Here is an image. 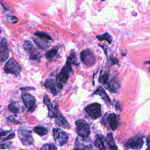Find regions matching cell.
<instances>
[{"label":"cell","mask_w":150,"mask_h":150,"mask_svg":"<svg viewBox=\"0 0 150 150\" xmlns=\"http://www.w3.org/2000/svg\"><path fill=\"white\" fill-rule=\"evenodd\" d=\"M72 64L78 65L75 53H72L69 55L67 59L65 65L56 76V81L59 90L62 89L63 85L66 83L69 78V74L72 71Z\"/></svg>","instance_id":"6da1fadb"},{"label":"cell","mask_w":150,"mask_h":150,"mask_svg":"<svg viewBox=\"0 0 150 150\" xmlns=\"http://www.w3.org/2000/svg\"><path fill=\"white\" fill-rule=\"evenodd\" d=\"M86 116L93 120L98 118L101 116V107L97 103H91L84 108Z\"/></svg>","instance_id":"7a4b0ae2"},{"label":"cell","mask_w":150,"mask_h":150,"mask_svg":"<svg viewBox=\"0 0 150 150\" xmlns=\"http://www.w3.org/2000/svg\"><path fill=\"white\" fill-rule=\"evenodd\" d=\"M76 125L78 135L83 139L88 138L90 134V128L88 123L85 120L80 119L76 121Z\"/></svg>","instance_id":"3957f363"},{"label":"cell","mask_w":150,"mask_h":150,"mask_svg":"<svg viewBox=\"0 0 150 150\" xmlns=\"http://www.w3.org/2000/svg\"><path fill=\"white\" fill-rule=\"evenodd\" d=\"M53 137L55 143L60 146L64 145L69 139L67 133L58 128L53 129Z\"/></svg>","instance_id":"277c9868"},{"label":"cell","mask_w":150,"mask_h":150,"mask_svg":"<svg viewBox=\"0 0 150 150\" xmlns=\"http://www.w3.org/2000/svg\"><path fill=\"white\" fill-rule=\"evenodd\" d=\"M103 124L112 130H115L119 122L118 115L114 113L105 114L102 119Z\"/></svg>","instance_id":"5b68a950"},{"label":"cell","mask_w":150,"mask_h":150,"mask_svg":"<svg viewBox=\"0 0 150 150\" xmlns=\"http://www.w3.org/2000/svg\"><path fill=\"white\" fill-rule=\"evenodd\" d=\"M19 138L25 146H30L33 144V139L32 135V131L23 127H20L18 129Z\"/></svg>","instance_id":"8992f818"},{"label":"cell","mask_w":150,"mask_h":150,"mask_svg":"<svg viewBox=\"0 0 150 150\" xmlns=\"http://www.w3.org/2000/svg\"><path fill=\"white\" fill-rule=\"evenodd\" d=\"M4 71L7 74H12L17 76L21 73V67L15 59L12 58L5 63Z\"/></svg>","instance_id":"52a82bcc"},{"label":"cell","mask_w":150,"mask_h":150,"mask_svg":"<svg viewBox=\"0 0 150 150\" xmlns=\"http://www.w3.org/2000/svg\"><path fill=\"white\" fill-rule=\"evenodd\" d=\"M81 62L86 66H93L96 63V57L94 53L88 49L83 50L80 53Z\"/></svg>","instance_id":"ba28073f"},{"label":"cell","mask_w":150,"mask_h":150,"mask_svg":"<svg viewBox=\"0 0 150 150\" xmlns=\"http://www.w3.org/2000/svg\"><path fill=\"white\" fill-rule=\"evenodd\" d=\"M21 98L28 111L30 112H33L36 107L35 97L28 93H23L21 94Z\"/></svg>","instance_id":"9c48e42d"},{"label":"cell","mask_w":150,"mask_h":150,"mask_svg":"<svg viewBox=\"0 0 150 150\" xmlns=\"http://www.w3.org/2000/svg\"><path fill=\"white\" fill-rule=\"evenodd\" d=\"M43 103L48 108V116L50 118L55 119L59 115H62L59 110L57 104L53 105L47 95H45L43 97Z\"/></svg>","instance_id":"30bf717a"},{"label":"cell","mask_w":150,"mask_h":150,"mask_svg":"<svg viewBox=\"0 0 150 150\" xmlns=\"http://www.w3.org/2000/svg\"><path fill=\"white\" fill-rule=\"evenodd\" d=\"M23 48L29 54V58L32 60L39 61L40 59V54L33 47L32 43L29 40H25L23 43Z\"/></svg>","instance_id":"8fae6325"},{"label":"cell","mask_w":150,"mask_h":150,"mask_svg":"<svg viewBox=\"0 0 150 150\" xmlns=\"http://www.w3.org/2000/svg\"><path fill=\"white\" fill-rule=\"evenodd\" d=\"M144 144V141L139 136H135L129 139L127 143L126 146L129 149H139L141 148Z\"/></svg>","instance_id":"7c38bea8"},{"label":"cell","mask_w":150,"mask_h":150,"mask_svg":"<svg viewBox=\"0 0 150 150\" xmlns=\"http://www.w3.org/2000/svg\"><path fill=\"white\" fill-rule=\"evenodd\" d=\"M9 50L5 38L2 37L0 43V59L2 62L6 61L9 57Z\"/></svg>","instance_id":"4fadbf2b"},{"label":"cell","mask_w":150,"mask_h":150,"mask_svg":"<svg viewBox=\"0 0 150 150\" xmlns=\"http://www.w3.org/2000/svg\"><path fill=\"white\" fill-rule=\"evenodd\" d=\"M44 86L53 96H56L57 94L58 88L57 86L56 81H54V80H53V79H47L45 81Z\"/></svg>","instance_id":"5bb4252c"},{"label":"cell","mask_w":150,"mask_h":150,"mask_svg":"<svg viewBox=\"0 0 150 150\" xmlns=\"http://www.w3.org/2000/svg\"><path fill=\"white\" fill-rule=\"evenodd\" d=\"M93 94L100 96L107 105H110L111 104V101L109 96L107 95L104 89L101 86H99L93 93Z\"/></svg>","instance_id":"9a60e30c"},{"label":"cell","mask_w":150,"mask_h":150,"mask_svg":"<svg viewBox=\"0 0 150 150\" xmlns=\"http://www.w3.org/2000/svg\"><path fill=\"white\" fill-rule=\"evenodd\" d=\"M107 87L111 92L117 93L120 88V83L117 80V79L115 77H114L108 82Z\"/></svg>","instance_id":"2e32d148"},{"label":"cell","mask_w":150,"mask_h":150,"mask_svg":"<svg viewBox=\"0 0 150 150\" xmlns=\"http://www.w3.org/2000/svg\"><path fill=\"white\" fill-rule=\"evenodd\" d=\"M106 139L104 137L101 135H97L96 138L94 142V145L98 148L100 150H107L105 146Z\"/></svg>","instance_id":"e0dca14e"},{"label":"cell","mask_w":150,"mask_h":150,"mask_svg":"<svg viewBox=\"0 0 150 150\" xmlns=\"http://www.w3.org/2000/svg\"><path fill=\"white\" fill-rule=\"evenodd\" d=\"M75 146L78 150H94L93 146L90 144H84V142H82L79 138H77L76 139Z\"/></svg>","instance_id":"ac0fdd59"},{"label":"cell","mask_w":150,"mask_h":150,"mask_svg":"<svg viewBox=\"0 0 150 150\" xmlns=\"http://www.w3.org/2000/svg\"><path fill=\"white\" fill-rule=\"evenodd\" d=\"M106 139V143L108 145V148L110 150H117L118 147L115 144L114 139L113 138V136L112 133L110 132L107 134Z\"/></svg>","instance_id":"d6986e66"},{"label":"cell","mask_w":150,"mask_h":150,"mask_svg":"<svg viewBox=\"0 0 150 150\" xmlns=\"http://www.w3.org/2000/svg\"><path fill=\"white\" fill-rule=\"evenodd\" d=\"M55 123L59 127L64 128H70V125L66 119L62 115H59L55 118Z\"/></svg>","instance_id":"ffe728a7"},{"label":"cell","mask_w":150,"mask_h":150,"mask_svg":"<svg viewBox=\"0 0 150 150\" xmlns=\"http://www.w3.org/2000/svg\"><path fill=\"white\" fill-rule=\"evenodd\" d=\"M33 41L35 42V43L40 48L42 49H45L46 47H47V40L43 39H41L39 38H34L33 39Z\"/></svg>","instance_id":"44dd1931"},{"label":"cell","mask_w":150,"mask_h":150,"mask_svg":"<svg viewBox=\"0 0 150 150\" xmlns=\"http://www.w3.org/2000/svg\"><path fill=\"white\" fill-rule=\"evenodd\" d=\"M9 110L15 114H18L19 112L21 110V106L17 102H11L8 105Z\"/></svg>","instance_id":"7402d4cb"},{"label":"cell","mask_w":150,"mask_h":150,"mask_svg":"<svg viewBox=\"0 0 150 150\" xmlns=\"http://www.w3.org/2000/svg\"><path fill=\"white\" fill-rule=\"evenodd\" d=\"M33 131L40 136L46 135L48 132V129L43 126H36L33 128Z\"/></svg>","instance_id":"603a6c76"},{"label":"cell","mask_w":150,"mask_h":150,"mask_svg":"<svg viewBox=\"0 0 150 150\" xmlns=\"http://www.w3.org/2000/svg\"><path fill=\"white\" fill-rule=\"evenodd\" d=\"M96 38L100 41L106 40L109 43H111V42L112 41V38H111V36H110V35L108 32H106V33H105L104 34H102V35H97Z\"/></svg>","instance_id":"cb8c5ba5"},{"label":"cell","mask_w":150,"mask_h":150,"mask_svg":"<svg viewBox=\"0 0 150 150\" xmlns=\"http://www.w3.org/2000/svg\"><path fill=\"white\" fill-rule=\"evenodd\" d=\"M34 35L36 36V37H38L39 38L41 39H43L47 40H52V37L49 35L47 33H45V32H36L34 33Z\"/></svg>","instance_id":"d4e9b609"},{"label":"cell","mask_w":150,"mask_h":150,"mask_svg":"<svg viewBox=\"0 0 150 150\" xmlns=\"http://www.w3.org/2000/svg\"><path fill=\"white\" fill-rule=\"evenodd\" d=\"M109 78V75L108 73H104L103 74H101L100 76V77L98 79V81L100 83L103 84H107Z\"/></svg>","instance_id":"484cf974"},{"label":"cell","mask_w":150,"mask_h":150,"mask_svg":"<svg viewBox=\"0 0 150 150\" xmlns=\"http://www.w3.org/2000/svg\"><path fill=\"white\" fill-rule=\"evenodd\" d=\"M57 49L56 48H53L52 49L49 50V51L45 53L46 58L47 59H52L57 54Z\"/></svg>","instance_id":"4316f807"},{"label":"cell","mask_w":150,"mask_h":150,"mask_svg":"<svg viewBox=\"0 0 150 150\" xmlns=\"http://www.w3.org/2000/svg\"><path fill=\"white\" fill-rule=\"evenodd\" d=\"M41 150H57V148L53 144H45L41 148Z\"/></svg>","instance_id":"83f0119b"},{"label":"cell","mask_w":150,"mask_h":150,"mask_svg":"<svg viewBox=\"0 0 150 150\" xmlns=\"http://www.w3.org/2000/svg\"><path fill=\"white\" fill-rule=\"evenodd\" d=\"M13 137H15V133L14 132H11V133H9L6 137L1 139V141H8L9 139H12Z\"/></svg>","instance_id":"f1b7e54d"},{"label":"cell","mask_w":150,"mask_h":150,"mask_svg":"<svg viewBox=\"0 0 150 150\" xmlns=\"http://www.w3.org/2000/svg\"><path fill=\"white\" fill-rule=\"evenodd\" d=\"M6 120L9 121V122H14V123H16V124H19V123H21L19 121H18V120H16L13 116H9V117H8L6 118Z\"/></svg>","instance_id":"f546056e"},{"label":"cell","mask_w":150,"mask_h":150,"mask_svg":"<svg viewBox=\"0 0 150 150\" xmlns=\"http://www.w3.org/2000/svg\"><path fill=\"white\" fill-rule=\"evenodd\" d=\"M11 144V142H6V143H4V144H1V149H6L8 148L10 146Z\"/></svg>","instance_id":"4dcf8cb0"},{"label":"cell","mask_w":150,"mask_h":150,"mask_svg":"<svg viewBox=\"0 0 150 150\" xmlns=\"http://www.w3.org/2000/svg\"><path fill=\"white\" fill-rule=\"evenodd\" d=\"M146 145L147 148L146 150H150V135H149L146 138Z\"/></svg>","instance_id":"1f68e13d"},{"label":"cell","mask_w":150,"mask_h":150,"mask_svg":"<svg viewBox=\"0 0 150 150\" xmlns=\"http://www.w3.org/2000/svg\"><path fill=\"white\" fill-rule=\"evenodd\" d=\"M110 60H111V62H112V64H117L118 63V59H117L116 58H114V57H111Z\"/></svg>","instance_id":"d6a6232c"},{"label":"cell","mask_w":150,"mask_h":150,"mask_svg":"<svg viewBox=\"0 0 150 150\" xmlns=\"http://www.w3.org/2000/svg\"><path fill=\"white\" fill-rule=\"evenodd\" d=\"M35 90V88L30 87H25L21 88V90L22 91H27V90Z\"/></svg>","instance_id":"836d02e7"},{"label":"cell","mask_w":150,"mask_h":150,"mask_svg":"<svg viewBox=\"0 0 150 150\" xmlns=\"http://www.w3.org/2000/svg\"><path fill=\"white\" fill-rule=\"evenodd\" d=\"M119 105H120L119 103H117L116 104H115V107H116V110H121V109L120 108L121 107H120V106Z\"/></svg>","instance_id":"e575fe53"},{"label":"cell","mask_w":150,"mask_h":150,"mask_svg":"<svg viewBox=\"0 0 150 150\" xmlns=\"http://www.w3.org/2000/svg\"><path fill=\"white\" fill-rule=\"evenodd\" d=\"M145 63V64H150V60H149V61H148V62H146Z\"/></svg>","instance_id":"d590c367"},{"label":"cell","mask_w":150,"mask_h":150,"mask_svg":"<svg viewBox=\"0 0 150 150\" xmlns=\"http://www.w3.org/2000/svg\"><path fill=\"white\" fill-rule=\"evenodd\" d=\"M148 71L150 72V67H149L148 68Z\"/></svg>","instance_id":"8d00e7d4"},{"label":"cell","mask_w":150,"mask_h":150,"mask_svg":"<svg viewBox=\"0 0 150 150\" xmlns=\"http://www.w3.org/2000/svg\"><path fill=\"white\" fill-rule=\"evenodd\" d=\"M74 150H78V149H77V148H75V149H74Z\"/></svg>","instance_id":"74e56055"}]
</instances>
